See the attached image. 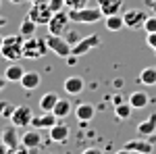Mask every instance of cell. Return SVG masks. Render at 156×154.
<instances>
[{
  "instance_id": "cell-1",
  "label": "cell",
  "mask_w": 156,
  "mask_h": 154,
  "mask_svg": "<svg viewBox=\"0 0 156 154\" xmlns=\"http://www.w3.org/2000/svg\"><path fill=\"white\" fill-rule=\"evenodd\" d=\"M23 46H25V38L21 34H15V36H6L4 38V44L0 48V54L4 56L6 60H15L23 59Z\"/></svg>"
},
{
  "instance_id": "cell-2",
  "label": "cell",
  "mask_w": 156,
  "mask_h": 154,
  "mask_svg": "<svg viewBox=\"0 0 156 154\" xmlns=\"http://www.w3.org/2000/svg\"><path fill=\"white\" fill-rule=\"evenodd\" d=\"M50 52L48 48V42L44 38H27L25 40V46H23V59H29V60H36V59H42Z\"/></svg>"
},
{
  "instance_id": "cell-3",
  "label": "cell",
  "mask_w": 156,
  "mask_h": 154,
  "mask_svg": "<svg viewBox=\"0 0 156 154\" xmlns=\"http://www.w3.org/2000/svg\"><path fill=\"white\" fill-rule=\"evenodd\" d=\"M69 11V9H67ZM69 17H71L73 23H98L104 19L102 11L98 6H83V9H73L69 11Z\"/></svg>"
},
{
  "instance_id": "cell-4",
  "label": "cell",
  "mask_w": 156,
  "mask_h": 154,
  "mask_svg": "<svg viewBox=\"0 0 156 154\" xmlns=\"http://www.w3.org/2000/svg\"><path fill=\"white\" fill-rule=\"evenodd\" d=\"M69 23H71V17H69L67 9L54 13L52 19H50V23H48V34L50 36H62V34L69 31Z\"/></svg>"
},
{
  "instance_id": "cell-5",
  "label": "cell",
  "mask_w": 156,
  "mask_h": 154,
  "mask_svg": "<svg viewBox=\"0 0 156 154\" xmlns=\"http://www.w3.org/2000/svg\"><path fill=\"white\" fill-rule=\"evenodd\" d=\"M100 44H102V40H100L98 34H87V36H83L75 46L71 48V54H75V56H83V54H87V52H92L94 48H98Z\"/></svg>"
},
{
  "instance_id": "cell-6",
  "label": "cell",
  "mask_w": 156,
  "mask_h": 154,
  "mask_svg": "<svg viewBox=\"0 0 156 154\" xmlns=\"http://www.w3.org/2000/svg\"><path fill=\"white\" fill-rule=\"evenodd\" d=\"M31 121H34V110L27 106V104L15 106V110H12V115H11V125H15L17 129H19V127L25 129V127L31 125Z\"/></svg>"
},
{
  "instance_id": "cell-7",
  "label": "cell",
  "mask_w": 156,
  "mask_h": 154,
  "mask_svg": "<svg viewBox=\"0 0 156 154\" xmlns=\"http://www.w3.org/2000/svg\"><path fill=\"white\" fill-rule=\"evenodd\" d=\"M52 9L48 6V2H44V4H31V9L27 13V17L31 19V21H36L37 25H48L50 19H52Z\"/></svg>"
},
{
  "instance_id": "cell-8",
  "label": "cell",
  "mask_w": 156,
  "mask_h": 154,
  "mask_svg": "<svg viewBox=\"0 0 156 154\" xmlns=\"http://www.w3.org/2000/svg\"><path fill=\"white\" fill-rule=\"evenodd\" d=\"M46 42H48V48H50V52H54L56 56H60V59H67L69 54H71V44L67 42V38H62V36H50L46 38Z\"/></svg>"
},
{
  "instance_id": "cell-9",
  "label": "cell",
  "mask_w": 156,
  "mask_h": 154,
  "mask_svg": "<svg viewBox=\"0 0 156 154\" xmlns=\"http://www.w3.org/2000/svg\"><path fill=\"white\" fill-rule=\"evenodd\" d=\"M146 19H148V13L142 11V9H129V11L123 13L125 27H129V29H140V27H144Z\"/></svg>"
},
{
  "instance_id": "cell-10",
  "label": "cell",
  "mask_w": 156,
  "mask_h": 154,
  "mask_svg": "<svg viewBox=\"0 0 156 154\" xmlns=\"http://www.w3.org/2000/svg\"><path fill=\"white\" fill-rule=\"evenodd\" d=\"M135 135H137V138H150V135H156V113L148 115L142 123H137Z\"/></svg>"
},
{
  "instance_id": "cell-11",
  "label": "cell",
  "mask_w": 156,
  "mask_h": 154,
  "mask_svg": "<svg viewBox=\"0 0 156 154\" xmlns=\"http://www.w3.org/2000/svg\"><path fill=\"white\" fill-rule=\"evenodd\" d=\"M123 148H125V150H129V152L150 154L152 150H154V144L150 142V140H146V138H135V140H129Z\"/></svg>"
},
{
  "instance_id": "cell-12",
  "label": "cell",
  "mask_w": 156,
  "mask_h": 154,
  "mask_svg": "<svg viewBox=\"0 0 156 154\" xmlns=\"http://www.w3.org/2000/svg\"><path fill=\"white\" fill-rule=\"evenodd\" d=\"M56 123H58V117H56L54 113H42V115L34 117L31 127H34V129H52Z\"/></svg>"
},
{
  "instance_id": "cell-13",
  "label": "cell",
  "mask_w": 156,
  "mask_h": 154,
  "mask_svg": "<svg viewBox=\"0 0 156 154\" xmlns=\"http://www.w3.org/2000/svg\"><path fill=\"white\" fill-rule=\"evenodd\" d=\"M62 88H65V92H67V94L77 96V94H81V92L85 90V81H83V77H79V75H71V77H67V79H65Z\"/></svg>"
},
{
  "instance_id": "cell-14",
  "label": "cell",
  "mask_w": 156,
  "mask_h": 154,
  "mask_svg": "<svg viewBox=\"0 0 156 154\" xmlns=\"http://www.w3.org/2000/svg\"><path fill=\"white\" fill-rule=\"evenodd\" d=\"M0 142L4 144L9 150H15L19 146V133H17V127L11 125V127H4L2 133H0Z\"/></svg>"
},
{
  "instance_id": "cell-15",
  "label": "cell",
  "mask_w": 156,
  "mask_h": 154,
  "mask_svg": "<svg viewBox=\"0 0 156 154\" xmlns=\"http://www.w3.org/2000/svg\"><path fill=\"white\" fill-rule=\"evenodd\" d=\"M125 0H98V9L102 11L104 17H110V15H119L121 9H123Z\"/></svg>"
},
{
  "instance_id": "cell-16",
  "label": "cell",
  "mask_w": 156,
  "mask_h": 154,
  "mask_svg": "<svg viewBox=\"0 0 156 154\" xmlns=\"http://www.w3.org/2000/svg\"><path fill=\"white\" fill-rule=\"evenodd\" d=\"M94 115H96V108L90 102H81V104L75 106V117H77L79 123H90L94 119Z\"/></svg>"
},
{
  "instance_id": "cell-17",
  "label": "cell",
  "mask_w": 156,
  "mask_h": 154,
  "mask_svg": "<svg viewBox=\"0 0 156 154\" xmlns=\"http://www.w3.org/2000/svg\"><path fill=\"white\" fill-rule=\"evenodd\" d=\"M21 142L27 150H36L42 146V135H40V129H29L21 135Z\"/></svg>"
},
{
  "instance_id": "cell-18",
  "label": "cell",
  "mask_w": 156,
  "mask_h": 154,
  "mask_svg": "<svg viewBox=\"0 0 156 154\" xmlns=\"http://www.w3.org/2000/svg\"><path fill=\"white\" fill-rule=\"evenodd\" d=\"M127 102L133 106V110H135V108L140 110V108H146L150 102H152V100H150V96L146 94L144 90H135V92H131V94H129Z\"/></svg>"
},
{
  "instance_id": "cell-19",
  "label": "cell",
  "mask_w": 156,
  "mask_h": 154,
  "mask_svg": "<svg viewBox=\"0 0 156 154\" xmlns=\"http://www.w3.org/2000/svg\"><path fill=\"white\" fill-rule=\"evenodd\" d=\"M40 83H42V75L37 71H25L23 79H21V85H23L27 92H34L40 88Z\"/></svg>"
},
{
  "instance_id": "cell-20",
  "label": "cell",
  "mask_w": 156,
  "mask_h": 154,
  "mask_svg": "<svg viewBox=\"0 0 156 154\" xmlns=\"http://www.w3.org/2000/svg\"><path fill=\"white\" fill-rule=\"evenodd\" d=\"M50 131V140L52 142H56V144H65L67 140H69V127L67 125H62V123H56L52 129H48Z\"/></svg>"
},
{
  "instance_id": "cell-21",
  "label": "cell",
  "mask_w": 156,
  "mask_h": 154,
  "mask_svg": "<svg viewBox=\"0 0 156 154\" xmlns=\"http://www.w3.org/2000/svg\"><path fill=\"white\" fill-rule=\"evenodd\" d=\"M23 75H25V69L21 67V65H17V63H11V65L4 69V77H6L11 83H21Z\"/></svg>"
},
{
  "instance_id": "cell-22",
  "label": "cell",
  "mask_w": 156,
  "mask_h": 154,
  "mask_svg": "<svg viewBox=\"0 0 156 154\" xmlns=\"http://www.w3.org/2000/svg\"><path fill=\"white\" fill-rule=\"evenodd\" d=\"M137 81L146 85V88H152L156 85V67H144L140 75H137Z\"/></svg>"
},
{
  "instance_id": "cell-23",
  "label": "cell",
  "mask_w": 156,
  "mask_h": 154,
  "mask_svg": "<svg viewBox=\"0 0 156 154\" xmlns=\"http://www.w3.org/2000/svg\"><path fill=\"white\" fill-rule=\"evenodd\" d=\"M58 100H60V98H58L56 92H46V94L40 98V108H42L44 113H52Z\"/></svg>"
},
{
  "instance_id": "cell-24",
  "label": "cell",
  "mask_w": 156,
  "mask_h": 154,
  "mask_svg": "<svg viewBox=\"0 0 156 154\" xmlns=\"http://www.w3.org/2000/svg\"><path fill=\"white\" fill-rule=\"evenodd\" d=\"M37 31V23L36 21H31L29 17H25V19H21V25H19V34L27 40V38H34Z\"/></svg>"
},
{
  "instance_id": "cell-25",
  "label": "cell",
  "mask_w": 156,
  "mask_h": 154,
  "mask_svg": "<svg viewBox=\"0 0 156 154\" xmlns=\"http://www.w3.org/2000/svg\"><path fill=\"white\" fill-rule=\"evenodd\" d=\"M104 25H106L108 31H121L125 27V21H123V15H110V17H104Z\"/></svg>"
},
{
  "instance_id": "cell-26",
  "label": "cell",
  "mask_w": 156,
  "mask_h": 154,
  "mask_svg": "<svg viewBox=\"0 0 156 154\" xmlns=\"http://www.w3.org/2000/svg\"><path fill=\"white\" fill-rule=\"evenodd\" d=\"M71 110H73V104H71V100H65V98H60L58 102H56V106H54V115L58 119H65L67 115H71Z\"/></svg>"
},
{
  "instance_id": "cell-27",
  "label": "cell",
  "mask_w": 156,
  "mask_h": 154,
  "mask_svg": "<svg viewBox=\"0 0 156 154\" xmlns=\"http://www.w3.org/2000/svg\"><path fill=\"white\" fill-rule=\"evenodd\" d=\"M131 113H133V106L127 102V100L115 106V117L119 119V121H127V119L131 117Z\"/></svg>"
},
{
  "instance_id": "cell-28",
  "label": "cell",
  "mask_w": 156,
  "mask_h": 154,
  "mask_svg": "<svg viewBox=\"0 0 156 154\" xmlns=\"http://www.w3.org/2000/svg\"><path fill=\"white\" fill-rule=\"evenodd\" d=\"M142 29H144L146 34H156V13L154 15H148V19H146Z\"/></svg>"
},
{
  "instance_id": "cell-29",
  "label": "cell",
  "mask_w": 156,
  "mask_h": 154,
  "mask_svg": "<svg viewBox=\"0 0 156 154\" xmlns=\"http://www.w3.org/2000/svg\"><path fill=\"white\" fill-rule=\"evenodd\" d=\"M87 2L90 0H65V4H67L69 11H73V9H83V6H87Z\"/></svg>"
},
{
  "instance_id": "cell-30",
  "label": "cell",
  "mask_w": 156,
  "mask_h": 154,
  "mask_svg": "<svg viewBox=\"0 0 156 154\" xmlns=\"http://www.w3.org/2000/svg\"><path fill=\"white\" fill-rule=\"evenodd\" d=\"M48 6L52 9V13H58V11H62V9H67L65 0H48Z\"/></svg>"
},
{
  "instance_id": "cell-31",
  "label": "cell",
  "mask_w": 156,
  "mask_h": 154,
  "mask_svg": "<svg viewBox=\"0 0 156 154\" xmlns=\"http://www.w3.org/2000/svg\"><path fill=\"white\" fill-rule=\"evenodd\" d=\"M67 42H69V44H71V46H75V44H77V42H79V40H81V38H79V34H77V31H67Z\"/></svg>"
},
{
  "instance_id": "cell-32",
  "label": "cell",
  "mask_w": 156,
  "mask_h": 154,
  "mask_svg": "<svg viewBox=\"0 0 156 154\" xmlns=\"http://www.w3.org/2000/svg\"><path fill=\"white\" fill-rule=\"evenodd\" d=\"M146 44L152 48V50H156V34H148L146 36Z\"/></svg>"
},
{
  "instance_id": "cell-33",
  "label": "cell",
  "mask_w": 156,
  "mask_h": 154,
  "mask_svg": "<svg viewBox=\"0 0 156 154\" xmlns=\"http://www.w3.org/2000/svg\"><path fill=\"white\" fill-rule=\"evenodd\" d=\"M11 106V102L9 100H0V117H4V113H6V108Z\"/></svg>"
},
{
  "instance_id": "cell-34",
  "label": "cell",
  "mask_w": 156,
  "mask_h": 154,
  "mask_svg": "<svg viewBox=\"0 0 156 154\" xmlns=\"http://www.w3.org/2000/svg\"><path fill=\"white\" fill-rule=\"evenodd\" d=\"M77 59H79V56H75V54H69V56H67V65H69V67H75V65H77Z\"/></svg>"
},
{
  "instance_id": "cell-35",
  "label": "cell",
  "mask_w": 156,
  "mask_h": 154,
  "mask_svg": "<svg viewBox=\"0 0 156 154\" xmlns=\"http://www.w3.org/2000/svg\"><path fill=\"white\" fill-rule=\"evenodd\" d=\"M81 154H104V152H102L100 148H85Z\"/></svg>"
},
{
  "instance_id": "cell-36",
  "label": "cell",
  "mask_w": 156,
  "mask_h": 154,
  "mask_svg": "<svg viewBox=\"0 0 156 154\" xmlns=\"http://www.w3.org/2000/svg\"><path fill=\"white\" fill-rule=\"evenodd\" d=\"M6 83H9V79H6V77H0V92L6 88Z\"/></svg>"
},
{
  "instance_id": "cell-37",
  "label": "cell",
  "mask_w": 156,
  "mask_h": 154,
  "mask_svg": "<svg viewBox=\"0 0 156 154\" xmlns=\"http://www.w3.org/2000/svg\"><path fill=\"white\" fill-rule=\"evenodd\" d=\"M146 4H148V6H150V9L156 13V0H146Z\"/></svg>"
},
{
  "instance_id": "cell-38",
  "label": "cell",
  "mask_w": 156,
  "mask_h": 154,
  "mask_svg": "<svg viewBox=\"0 0 156 154\" xmlns=\"http://www.w3.org/2000/svg\"><path fill=\"white\" fill-rule=\"evenodd\" d=\"M112 100H115V102H112V104H115V106H117V104H121V102H125V100H123V98H121V96H115V98H112Z\"/></svg>"
},
{
  "instance_id": "cell-39",
  "label": "cell",
  "mask_w": 156,
  "mask_h": 154,
  "mask_svg": "<svg viewBox=\"0 0 156 154\" xmlns=\"http://www.w3.org/2000/svg\"><path fill=\"white\" fill-rule=\"evenodd\" d=\"M27 2H31V4H44V2H48V0H27Z\"/></svg>"
},
{
  "instance_id": "cell-40",
  "label": "cell",
  "mask_w": 156,
  "mask_h": 154,
  "mask_svg": "<svg viewBox=\"0 0 156 154\" xmlns=\"http://www.w3.org/2000/svg\"><path fill=\"white\" fill-rule=\"evenodd\" d=\"M115 154H131V152H129V150H125V148H121V150H117Z\"/></svg>"
},
{
  "instance_id": "cell-41",
  "label": "cell",
  "mask_w": 156,
  "mask_h": 154,
  "mask_svg": "<svg viewBox=\"0 0 156 154\" xmlns=\"http://www.w3.org/2000/svg\"><path fill=\"white\" fill-rule=\"evenodd\" d=\"M4 25H6V17H2V15H0V27H4Z\"/></svg>"
},
{
  "instance_id": "cell-42",
  "label": "cell",
  "mask_w": 156,
  "mask_h": 154,
  "mask_svg": "<svg viewBox=\"0 0 156 154\" xmlns=\"http://www.w3.org/2000/svg\"><path fill=\"white\" fill-rule=\"evenodd\" d=\"M11 4H23V0H9Z\"/></svg>"
},
{
  "instance_id": "cell-43",
  "label": "cell",
  "mask_w": 156,
  "mask_h": 154,
  "mask_svg": "<svg viewBox=\"0 0 156 154\" xmlns=\"http://www.w3.org/2000/svg\"><path fill=\"white\" fill-rule=\"evenodd\" d=\"M2 44H4V36H0V48H2Z\"/></svg>"
},
{
  "instance_id": "cell-44",
  "label": "cell",
  "mask_w": 156,
  "mask_h": 154,
  "mask_svg": "<svg viewBox=\"0 0 156 154\" xmlns=\"http://www.w3.org/2000/svg\"><path fill=\"white\" fill-rule=\"evenodd\" d=\"M2 148H6V146H4V144H2V146H0V154H2Z\"/></svg>"
},
{
  "instance_id": "cell-45",
  "label": "cell",
  "mask_w": 156,
  "mask_h": 154,
  "mask_svg": "<svg viewBox=\"0 0 156 154\" xmlns=\"http://www.w3.org/2000/svg\"><path fill=\"white\" fill-rule=\"evenodd\" d=\"M131 154H140V152H131Z\"/></svg>"
},
{
  "instance_id": "cell-46",
  "label": "cell",
  "mask_w": 156,
  "mask_h": 154,
  "mask_svg": "<svg viewBox=\"0 0 156 154\" xmlns=\"http://www.w3.org/2000/svg\"><path fill=\"white\" fill-rule=\"evenodd\" d=\"M154 54H156V50H154Z\"/></svg>"
}]
</instances>
